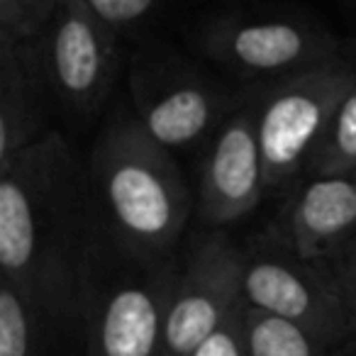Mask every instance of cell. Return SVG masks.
Masks as SVG:
<instances>
[{
    "label": "cell",
    "mask_w": 356,
    "mask_h": 356,
    "mask_svg": "<svg viewBox=\"0 0 356 356\" xmlns=\"http://www.w3.org/2000/svg\"><path fill=\"white\" fill-rule=\"evenodd\" d=\"M200 47L242 79L283 81L337 59L334 40L293 15H225L208 22Z\"/></svg>",
    "instance_id": "8"
},
{
    "label": "cell",
    "mask_w": 356,
    "mask_h": 356,
    "mask_svg": "<svg viewBox=\"0 0 356 356\" xmlns=\"http://www.w3.org/2000/svg\"><path fill=\"white\" fill-rule=\"evenodd\" d=\"M56 327L27 302L17 288L0 281V356H51Z\"/></svg>",
    "instance_id": "13"
},
{
    "label": "cell",
    "mask_w": 356,
    "mask_h": 356,
    "mask_svg": "<svg viewBox=\"0 0 356 356\" xmlns=\"http://www.w3.org/2000/svg\"><path fill=\"white\" fill-rule=\"evenodd\" d=\"M0 281L56 332L83 327L95 288L88 181L59 132L0 168Z\"/></svg>",
    "instance_id": "1"
},
{
    "label": "cell",
    "mask_w": 356,
    "mask_h": 356,
    "mask_svg": "<svg viewBox=\"0 0 356 356\" xmlns=\"http://www.w3.org/2000/svg\"><path fill=\"white\" fill-rule=\"evenodd\" d=\"M244 249L222 229L198 237L178 268L168 302L161 356H193L244 300Z\"/></svg>",
    "instance_id": "9"
},
{
    "label": "cell",
    "mask_w": 356,
    "mask_h": 356,
    "mask_svg": "<svg viewBox=\"0 0 356 356\" xmlns=\"http://www.w3.org/2000/svg\"><path fill=\"white\" fill-rule=\"evenodd\" d=\"M93 239L113 257L163 261L173 257L191 218V193L171 152L134 118L108 122L86 168Z\"/></svg>",
    "instance_id": "2"
},
{
    "label": "cell",
    "mask_w": 356,
    "mask_h": 356,
    "mask_svg": "<svg viewBox=\"0 0 356 356\" xmlns=\"http://www.w3.org/2000/svg\"><path fill=\"white\" fill-rule=\"evenodd\" d=\"M327 264H330L332 273H334L337 283H339L341 298H344L346 312H349L351 327H354L356 334V239Z\"/></svg>",
    "instance_id": "19"
},
{
    "label": "cell",
    "mask_w": 356,
    "mask_h": 356,
    "mask_svg": "<svg viewBox=\"0 0 356 356\" xmlns=\"http://www.w3.org/2000/svg\"><path fill=\"white\" fill-rule=\"evenodd\" d=\"M171 259L129 261L118 281H100L95 257V288L86 317L83 356H161L168 302L178 281Z\"/></svg>",
    "instance_id": "6"
},
{
    "label": "cell",
    "mask_w": 356,
    "mask_h": 356,
    "mask_svg": "<svg viewBox=\"0 0 356 356\" xmlns=\"http://www.w3.org/2000/svg\"><path fill=\"white\" fill-rule=\"evenodd\" d=\"M354 86L356 66L337 56L268 88L254 108L266 193L283 188L305 171L337 108Z\"/></svg>",
    "instance_id": "3"
},
{
    "label": "cell",
    "mask_w": 356,
    "mask_h": 356,
    "mask_svg": "<svg viewBox=\"0 0 356 356\" xmlns=\"http://www.w3.org/2000/svg\"><path fill=\"white\" fill-rule=\"evenodd\" d=\"M193 356H249L247 349V300H242L225 322L195 349Z\"/></svg>",
    "instance_id": "17"
},
{
    "label": "cell",
    "mask_w": 356,
    "mask_h": 356,
    "mask_svg": "<svg viewBox=\"0 0 356 356\" xmlns=\"http://www.w3.org/2000/svg\"><path fill=\"white\" fill-rule=\"evenodd\" d=\"M118 37L81 0H59L35 37L51 100L76 118L100 110L118 74Z\"/></svg>",
    "instance_id": "7"
},
{
    "label": "cell",
    "mask_w": 356,
    "mask_h": 356,
    "mask_svg": "<svg viewBox=\"0 0 356 356\" xmlns=\"http://www.w3.org/2000/svg\"><path fill=\"white\" fill-rule=\"evenodd\" d=\"M129 93L139 127L171 154L203 142L227 113V95L163 47L132 56Z\"/></svg>",
    "instance_id": "4"
},
{
    "label": "cell",
    "mask_w": 356,
    "mask_h": 356,
    "mask_svg": "<svg viewBox=\"0 0 356 356\" xmlns=\"http://www.w3.org/2000/svg\"><path fill=\"white\" fill-rule=\"evenodd\" d=\"M49 100L35 40L0 42V168L49 132Z\"/></svg>",
    "instance_id": "12"
},
{
    "label": "cell",
    "mask_w": 356,
    "mask_h": 356,
    "mask_svg": "<svg viewBox=\"0 0 356 356\" xmlns=\"http://www.w3.org/2000/svg\"><path fill=\"white\" fill-rule=\"evenodd\" d=\"M81 3L115 35L142 25L159 6V0H81Z\"/></svg>",
    "instance_id": "18"
},
{
    "label": "cell",
    "mask_w": 356,
    "mask_h": 356,
    "mask_svg": "<svg viewBox=\"0 0 356 356\" xmlns=\"http://www.w3.org/2000/svg\"><path fill=\"white\" fill-rule=\"evenodd\" d=\"M266 193L257 110H237L220 127L198 186V215L220 229L247 218Z\"/></svg>",
    "instance_id": "10"
},
{
    "label": "cell",
    "mask_w": 356,
    "mask_h": 356,
    "mask_svg": "<svg viewBox=\"0 0 356 356\" xmlns=\"http://www.w3.org/2000/svg\"><path fill=\"white\" fill-rule=\"evenodd\" d=\"M249 356H346L349 346H332L293 322L247 302Z\"/></svg>",
    "instance_id": "14"
},
{
    "label": "cell",
    "mask_w": 356,
    "mask_h": 356,
    "mask_svg": "<svg viewBox=\"0 0 356 356\" xmlns=\"http://www.w3.org/2000/svg\"><path fill=\"white\" fill-rule=\"evenodd\" d=\"M356 239V176H310L291 195L278 242L302 261L327 264Z\"/></svg>",
    "instance_id": "11"
},
{
    "label": "cell",
    "mask_w": 356,
    "mask_h": 356,
    "mask_svg": "<svg viewBox=\"0 0 356 356\" xmlns=\"http://www.w3.org/2000/svg\"><path fill=\"white\" fill-rule=\"evenodd\" d=\"M59 0H0V42L35 40Z\"/></svg>",
    "instance_id": "16"
},
{
    "label": "cell",
    "mask_w": 356,
    "mask_h": 356,
    "mask_svg": "<svg viewBox=\"0 0 356 356\" xmlns=\"http://www.w3.org/2000/svg\"><path fill=\"white\" fill-rule=\"evenodd\" d=\"M244 300L302 327L332 346L356 339L339 283L327 264L302 261L278 247L244 249Z\"/></svg>",
    "instance_id": "5"
},
{
    "label": "cell",
    "mask_w": 356,
    "mask_h": 356,
    "mask_svg": "<svg viewBox=\"0 0 356 356\" xmlns=\"http://www.w3.org/2000/svg\"><path fill=\"white\" fill-rule=\"evenodd\" d=\"M307 176H356V86L337 108L305 166Z\"/></svg>",
    "instance_id": "15"
}]
</instances>
